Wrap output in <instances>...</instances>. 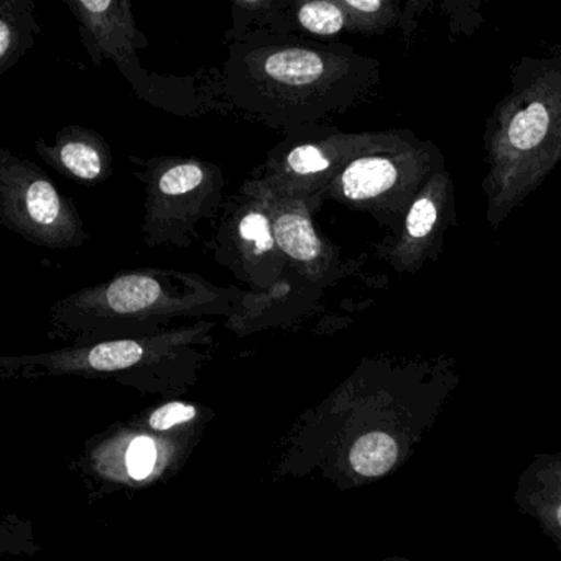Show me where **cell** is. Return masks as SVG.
<instances>
[{
    "label": "cell",
    "instance_id": "obj_3",
    "mask_svg": "<svg viewBox=\"0 0 561 561\" xmlns=\"http://www.w3.org/2000/svg\"><path fill=\"white\" fill-rule=\"evenodd\" d=\"M489 225L497 229L561 163V51L525 58L485 129Z\"/></svg>",
    "mask_w": 561,
    "mask_h": 561
},
{
    "label": "cell",
    "instance_id": "obj_4",
    "mask_svg": "<svg viewBox=\"0 0 561 561\" xmlns=\"http://www.w3.org/2000/svg\"><path fill=\"white\" fill-rule=\"evenodd\" d=\"M445 167L432 142L407 130H386L373 149L347 163L324 192V202L367 213L399 232L410 206Z\"/></svg>",
    "mask_w": 561,
    "mask_h": 561
},
{
    "label": "cell",
    "instance_id": "obj_17",
    "mask_svg": "<svg viewBox=\"0 0 561 561\" xmlns=\"http://www.w3.org/2000/svg\"><path fill=\"white\" fill-rule=\"evenodd\" d=\"M353 34H380L399 21V4L392 0H340Z\"/></svg>",
    "mask_w": 561,
    "mask_h": 561
},
{
    "label": "cell",
    "instance_id": "obj_13",
    "mask_svg": "<svg viewBox=\"0 0 561 561\" xmlns=\"http://www.w3.org/2000/svg\"><path fill=\"white\" fill-rule=\"evenodd\" d=\"M35 150L51 169L81 185H101L113 173L111 147L84 126L64 127L51 144L35 140Z\"/></svg>",
    "mask_w": 561,
    "mask_h": 561
},
{
    "label": "cell",
    "instance_id": "obj_20",
    "mask_svg": "<svg viewBox=\"0 0 561 561\" xmlns=\"http://www.w3.org/2000/svg\"><path fill=\"white\" fill-rule=\"evenodd\" d=\"M196 409L193 405H186L182 402H170L167 405L160 407L152 416H150V426L157 432L162 430L172 428L182 422L195 419Z\"/></svg>",
    "mask_w": 561,
    "mask_h": 561
},
{
    "label": "cell",
    "instance_id": "obj_8",
    "mask_svg": "<svg viewBox=\"0 0 561 561\" xmlns=\"http://www.w3.org/2000/svg\"><path fill=\"white\" fill-rule=\"evenodd\" d=\"M0 222L51 251L80 248L90 238L73 202L50 176L8 149L0 152Z\"/></svg>",
    "mask_w": 561,
    "mask_h": 561
},
{
    "label": "cell",
    "instance_id": "obj_2",
    "mask_svg": "<svg viewBox=\"0 0 561 561\" xmlns=\"http://www.w3.org/2000/svg\"><path fill=\"white\" fill-rule=\"evenodd\" d=\"M262 304V294L219 287L202 275L134 268L61 298L50 313L65 330L110 341L153 336L179 318L236 317Z\"/></svg>",
    "mask_w": 561,
    "mask_h": 561
},
{
    "label": "cell",
    "instance_id": "obj_11",
    "mask_svg": "<svg viewBox=\"0 0 561 561\" xmlns=\"http://www.w3.org/2000/svg\"><path fill=\"white\" fill-rule=\"evenodd\" d=\"M241 190H245L242 188ZM268 208L278 248L287 257L288 268L297 277L317 285L330 287L351 274V265L344 261L340 249L331 244L318 231L313 209L298 199L261 195Z\"/></svg>",
    "mask_w": 561,
    "mask_h": 561
},
{
    "label": "cell",
    "instance_id": "obj_19",
    "mask_svg": "<svg viewBox=\"0 0 561 561\" xmlns=\"http://www.w3.org/2000/svg\"><path fill=\"white\" fill-rule=\"evenodd\" d=\"M157 449L152 439L147 436H139L130 443L127 449V469L130 476L136 479H144L150 474L156 465Z\"/></svg>",
    "mask_w": 561,
    "mask_h": 561
},
{
    "label": "cell",
    "instance_id": "obj_21",
    "mask_svg": "<svg viewBox=\"0 0 561 561\" xmlns=\"http://www.w3.org/2000/svg\"><path fill=\"white\" fill-rule=\"evenodd\" d=\"M389 561H410V560H405V558H396V560H389Z\"/></svg>",
    "mask_w": 561,
    "mask_h": 561
},
{
    "label": "cell",
    "instance_id": "obj_16",
    "mask_svg": "<svg viewBox=\"0 0 561 561\" xmlns=\"http://www.w3.org/2000/svg\"><path fill=\"white\" fill-rule=\"evenodd\" d=\"M41 32L32 0H4L0 4V75L27 55Z\"/></svg>",
    "mask_w": 561,
    "mask_h": 561
},
{
    "label": "cell",
    "instance_id": "obj_15",
    "mask_svg": "<svg viewBox=\"0 0 561 561\" xmlns=\"http://www.w3.org/2000/svg\"><path fill=\"white\" fill-rule=\"evenodd\" d=\"M264 31L275 34H297L300 31L313 37L333 38L343 32H350V21L340 0H287V4Z\"/></svg>",
    "mask_w": 561,
    "mask_h": 561
},
{
    "label": "cell",
    "instance_id": "obj_18",
    "mask_svg": "<svg viewBox=\"0 0 561 561\" xmlns=\"http://www.w3.org/2000/svg\"><path fill=\"white\" fill-rule=\"evenodd\" d=\"M285 4L287 0H234L231 4L232 27L226 38L232 44L251 31L267 28Z\"/></svg>",
    "mask_w": 561,
    "mask_h": 561
},
{
    "label": "cell",
    "instance_id": "obj_6",
    "mask_svg": "<svg viewBox=\"0 0 561 561\" xmlns=\"http://www.w3.org/2000/svg\"><path fill=\"white\" fill-rule=\"evenodd\" d=\"M78 22L81 44L96 67L113 60L137 96L176 116H202L208 106L192 80L159 78L140 67L137 51L149 47L129 0H65Z\"/></svg>",
    "mask_w": 561,
    "mask_h": 561
},
{
    "label": "cell",
    "instance_id": "obj_7",
    "mask_svg": "<svg viewBox=\"0 0 561 561\" xmlns=\"http://www.w3.org/2000/svg\"><path fill=\"white\" fill-rule=\"evenodd\" d=\"M380 134L343 133L333 126L291 134L268 150L264 163L242 183V188L298 199L317 213L331 182L347 163L373 149Z\"/></svg>",
    "mask_w": 561,
    "mask_h": 561
},
{
    "label": "cell",
    "instance_id": "obj_10",
    "mask_svg": "<svg viewBox=\"0 0 561 561\" xmlns=\"http://www.w3.org/2000/svg\"><path fill=\"white\" fill-rule=\"evenodd\" d=\"M455 222V185L446 167L435 173L410 206L399 232L377 248L399 274H415L438 257L446 229Z\"/></svg>",
    "mask_w": 561,
    "mask_h": 561
},
{
    "label": "cell",
    "instance_id": "obj_14",
    "mask_svg": "<svg viewBox=\"0 0 561 561\" xmlns=\"http://www.w3.org/2000/svg\"><path fill=\"white\" fill-rule=\"evenodd\" d=\"M515 501L561 548V453L534 459L518 478Z\"/></svg>",
    "mask_w": 561,
    "mask_h": 561
},
{
    "label": "cell",
    "instance_id": "obj_1",
    "mask_svg": "<svg viewBox=\"0 0 561 561\" xmlns=\"http://www.w3.org/2000/svg\"><path fill=\"white\" fill-rule=\"evenodd\" d=\"M379 81V61L347 45L261 28L229 45L211 96L215 106L288 137L331 126Z\"/></svg>",
    "mask_w": 561,
    "mask_h": 561
},
{
    "label": "cell",
    "instance_id": "obj_12",
    "mask_svg": "<svg viewBox=\"0 0 561 561\" xmlns=\"http://www.w3.org/2000/svg\"><path fill=\"white\" fill-rule=\"evenodd\" d=\"M215 327L213 323H198L192 328L169 331V333L153 334L146 337H127V340L98 341L87 347L50 356V363L57 364L61 369H84L94 373H123L142 366L152 356L179 350L192 341L198 340L206 330Z\"/></svg>",
    "mask_w": 561,
    "mask_h": 561
},
{
    "label": "cell",
    "instance_id": "obj_9",
    "mask_svg": "<svg viewBox=\"0 0 561 561\" xmlns=\"http://www.w3.org/2000/svg\"><path fill=\"white\" fill-rule=\"evenodd\" d=\"M215 259L255 294L280 287L287 257L278 248L267 205L261 196L239 188L226 199L211 244Z\"/></svg>",
    "mask_w": 561,
    "mask_h": 561
},
{
    "label": "cell",
    "instance_id": "obj_5",
    "mask_svg": "<svg viewBox=\"0 0 561 561\" xmlns=\"http://www.w3.org/2000/svg\"><path fill=\"white\" fill-rule=\"evenodd\" d=\"M130 162L146 192L142 241L149 248H188L198 226L225 205L226 175L216 163L196 157H130Z\"/></svg>",
    "mask_w": 561,
    "mask_h": 561
}]
</instances>
